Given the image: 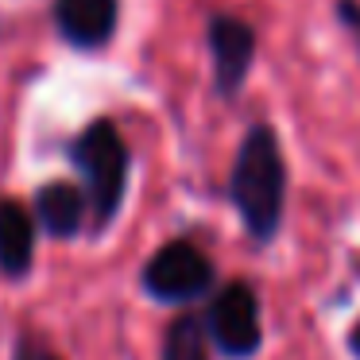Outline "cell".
Listing matches in <instances>:
<instances>
[{"label": "cell", "mask_w": 360, "mask_h": 360, "mask_svg": "<svg viewBox=\"0 0 360 360\" xmlns=\"http://www.w3.org/2000/svg\"><path fill=\"white\" fill-rule=\"evenodd\" d=\"M35 264V217L16 198H0V271L4 279H27Z\"/></svg>", "instance_id": "obj_8"}, {"label": "cell", "mask_w": 360, "mask_h": 360, "mask_svg": "<svg viewBox=\"0 0 360 360\" xmlns=\"http://www.w3.org/2000/svg\"><path fill=\"white\" fill-rule=\"evenodd\" d=\"M120 4L117 0H55V24L70 47L97 51L117 32Z\"/></svg>", "instance_id": "obj_6"}, {"label": "cell", "mask_w": 360, "mask_h": 360, "mask_svg": "<svg viewBox=\"0 0 360 360\" xmlns=\"http://www.w3.org/2000/svg\"><path fill=\"white\" fill-rule=\"evenodd\" d=\"M12 360H63V356H55V352L43 341H35V337H20V341L12 345Z\"/></svg>", "instance_id": "obj_10"}, {"label": "cell", "mask_w": 360, "mask_h": 360, "mask_svg": "<svg viewBox=\"0 0 360 360\" xmlns=\"http://www.w3.org/2000/svg\"><path fill=\"white\" fill-rule=\"evenodd\" d=\"M163 360H210V329L198 314H179L167 326Z\"/></svg>", "instance_id": "obj_9"}, {"label": "cell", "mask_w": 360, "mask_h": 360, "mask_svg": "<svg viewBox=\"0 0 360 360\" xmlns=\"http://www.w3.org/2000/svg\"><path fill=\"white\" fill-rule=\"evenodd\" d=\"M213 287V264L190 240H171L148 259L143 290L167 306H186Z\"/></svg>", "instance_id": "obj_3"}, {"label": "cell", "mask_w": 360, "mask_h": 360, "mask_svg": "<svg viewBox=\"0 0 360 360\" xmlns=\"http://www.w3.org/2000/svg\"><path fill=\"white\" fill-rule=\"evenodd\" d=\"M352 352H356V356H360V326L352 329Z\"/></svg>", "instance_id": "obj_12"}, {"label": "cell", "mask_w": 360, "mask_h": 360, "mask_svg": "<svg viewBox=\"0 0 360 360\" xmlns=\"http://www.w3.org/2000/svg\"><path fill=\"white\" fill-rule=\"evenodd\" d=\"M70 159L78 167L82 182H86V202H89V221L94 233H105L112 225V217L124 205V190H128V148L120 140L112 120H94L86 124L70 143Z\"/></svg>", "instance_id": "obj_2"}, {"label": "cell", "mask_w": 360, "mask_h": 360, "mask_svg": "<svg viewBox=\"0 0 360 360\" xmlns=\"http://www.w3.org/2000/svg\"><path fill=\"white\" fill-rule=\"evenodd\" d=\"M233 205L240 210V221L252 240L267 244L279 233L283 221V198H287V167H283L279 140L267 124H252L229 179Z\"/></svg>", "instance_id": "obj_1"}, {"label": "cell", "mask_w": 360, "mask_h": 360, "mask_svg": "<svg viewBox=\"0 0 360 360\" xmlns=\"http://www.w3.org/2000/svg\"><path fill=\"white\" fill-rule=\"evenodd\" d=\"M341 20H345V27L352 32L356 47H360V4L356 0H341Z\"/></svg>", "instance_id": "obj_11"}, {"label": "cell", "mask_w": 360, "mask_h": 360, "mask_svg": "<svg viewBox=\"0 0 360 360\" xmlns=\"http://www.w3.org/2000/svg\"><path fill=\"white\" fill-rule=\"evenodd\" d=\"M210 55H213V82L221 97H233L244 86L256 55V35L236 16H213L210 20Z\"/></svg>", "instance_id": "obj_5"}, {"label": "cell", "mask_w": 360, "mask_h": 360, "mask_svg": "<svg viewBox=\"0 0 360 360\" xmlns=\"http://www.w3.org/2000/svg\"><path fill=\"white\" fill-rule=\"evenodd\" d=\"M205 329H210V341L217 345L225 356H252L264 341V329H259V302L256 290L248 283H229L210 306V318H205Z\"/></svg>", "instance_id": "obj_4"}, {"label": "cell", "mask_w": 360, "mask_h": 360, "mask_svg": "<svg viewBox=\"0 0 360 360\" xmlns=\"http://www.w3.org/2000/svg\"><path fill=\"white\" fill-rule=\"evenodd\" d=\"M35 225L43 229V233L58 236V240H66V236H78L82 225H86L89 217V202H86V190L74 186V182H63V179H51L39 186V194H35Z\"/></svg>", "instance_id": "obj_7"}]
</instances>
